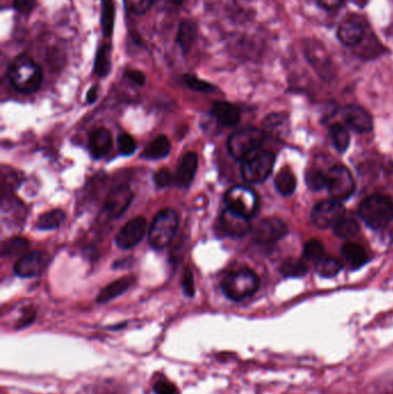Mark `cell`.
<instances>
[{"label": "cell", "mask_w": 393, "mask_h": 394, "mask_svg": "<svg viewBox=\"0 0 393 394\" xmlns=\"http://www.w3.org/2000/svg\"><path fill=\"white\" fill-rule=\"evenodd\" d=\"M7 75L10 84L22 94L36 93L43 81V70L40 65L26 54L14 58L8 66Z\"/></svg>", "instance_id": "6da1fadb"}, {"label": "cell", "mask_w": 393, "mask_h": 394, "mask_svg": "<svg viewBox=\"0 0 393 394\" xmlns=\"http://www.w3.org/2000/svg\"><path fill=\"white\" fill-rule=\"evenodd\" d=\"M359 216L373 230L387 228L393 221V200L387 195H370L360 204Z\"/></svg>", "instance_id": "7a4b0ae2"}, {"label": "cell", "mask_w": 393, "mask_h": 394, "mask_svg": "<svg viewBox=\"0 0 393 394\" xmlns=\"http://www.w3.org/2000/svg\"><path fill=\"white\" fill-rule=\"evenodd\" d=\"M257 274L248 267H242L227 274L222 281L223 293L233 301H241L255 294L259 290Z\"/></svg>", "instance_id": "3957f363"}, {"label": "cell", "mask_w": 393, "mask_h": 394, "mask_svg": "<svg viewBox=\"0 0 393 394\" xmlns=\"http://www.w3.org/2000/svg\"><path fill=\"white\" fill-rule=\"evenodd\" d=\"M179 217L173 209H163L156 214L149 230V242L152 248L161 251L175 239L178 230Z\"/></svg>", "instance_id": "277c9868"}, {"label": "cell", "mask_w": 393, "mask_h": 394, "mask_svg": "<svg viewBox=\"0 0 393 394\" xmlns=\"http://www.w3.org/2000/svg\"><path fill=\"white\" fill-rule=\"evenodd\" d=\"M266 139V133L259 128L245 127L230 136L227 147L230 154L238 161H243L249 155L259 150Z\"/></svg>", "instance_id": "5b68a950"}, {"label": "cell", "mask_w": 393, "mask_h": 394, "mask_svg": "<svg viewBox=\"0 0 393 394\" xmlns=\"http://www.w3.org/2000/svg\"><path fill=\"white\" fill-rule=\"evenodd\" d=\"M275 159V154L271 151L256 150L242 161V177L249 184H261L270 177Z\"/></svg>", "instance_id": "8992f818"}, {"label": "cell", "mask_w": 393, "mask_h": 394, "mask_svg": "<svg viewBox=\"0 0 393 394\" xmlns=\"http://www.w3.org/2000/svg\"><path fill=\"white\" fill-rule=\"evenodd\" d=\"M355 181L344 165H335L326 173V188L330 196L338 202L348 200L355 191Z\"/></svg>", "instance_id": "52a82bcc"}, {"label": "cell", "mask_w": 393, "mask_h": 394, "mask_svg": "<svg viewBox=\"0 0 393 394\" xmlns=\"http://www.w3.org/2000/svg\"><path fill=\"white\" fill-rule=\"evenodd\" d=\"M227 207L238 214L250 218L259 209V196L252 188L247 186H234L226 191L224 197Z\"/></svg>", "instance_id": "ba28073f"}, {"label": "cell", "mask_w": 393, "mask_h": 394, "mask_svg": "<svg viewBox=\"0 0 393 394\" xmlns=\"http://www.w3.org/2000/svg\"><path fill=\"white\" fill-rule=\"evenodd\" d=\"M345 214L346 210L342 202L330 198L315 204V207L310 212V221L316 228H333L340 219L345 217Z\"/></svg>", "instance_id": "9c48e42d"}, {"label": "cell", "mask_w": 393, "mask_h": 394, "mask_svg": "<svg viewBox=\"0 0 393 394\" xmlns=\"http://www.w3.org/2000/svg\"><path fill=\"white\" fill-rule=\"evenodd\" d=\"M50 262V256L44 251H31L24 254L14 265V272L19 277L33 278L40 276L47 264Z\"/></svg>", "instance_id": "30bf717a"}, {"label": "cell", "mask_w": 393, "mask_h": 394, "mask_svg": "<svg viewBox=\"0 0 393 394\" xmlns=\"http://www.w3.org/2000/svg\"><path fill=\"white\" fill-rule=\"evenodd\" d=\"M147 232V221L143 217H136L128 221L124 228L119 230L115 241L122 249H129L141 242Z\"/></svg>", "instance_id": "8fae6325"}, {"label": "cell", "mask_w": 393, "mask_h": 394, "mask_svg": "<svg viewBox=\"0 0 393 394\" xmlns=\"http://www.w3.org/2000/svg\"><path fill=\"white\" fill-rule=\"evenodd\" d=\"M289 233L287 225L279 218H266L259 221L254 230V237L256 241L263 244H271L285 237Z\"/></svg>", "instance_id": "7c38bea8"}, {"label": "cell", "mask_w": 393, "mask_h": 394, "mask_svg": "<svg viewBox=\"0 0 393 394\" xmlns=\"http://www.w3.org/2000/svg\"><path fill=\"white\" fill-rule=\"evenodd\" d=\"M133 200V193L128 186H119L109 193L104 207L109 217L118 218L127 210Z\"/></svg>", "instance_id": "4fadbf2b"}, {"label": "cell", "mask_w": 393, "mask_h": 394, "mask_svg": "<svg viewBox=\"0 0 393 394\" xmlns=\"http://www.w3.org/2000/svg\"><path fill=\"white\" fill-rule=\"evenodd\" d=\"M343 118L347 126L360 134L373 131V118L368 111L359 105H348L343 111Z\"/></svg>", "instance_id": "5bb4252c"}, {"label": "cell", "mask_w": 393, "mask_h": 394, "mask_svg": "<svg viewBox=\"0 0 393 394\" xmlns=\"http://www.w3.org/2000/svg\"><path fill=\"white\" fill-rule=\"evenodd\" d=\"M220 228L231 237H245L250 230V223L249 218L227 207L220 216Z\"/></svg>", "instance_id": "9a60e30c"}, {"label": "cell", "mask_w": 393, "mask_h": 394, "mask_svg": "<svg viewBox=\"0 0 393 394\" xmlns=\"http://www.w3.org/2000/svg\"><path fill=\"white\" fill-rule=\"evenodd\" d=\"M198 157L195 152H187L184 155L175 172V184L180 188H189L195 177L198 170Z\"/></svg>", "instance_id": "2e32d148"}, {"label": "cell", "mask_w": 393, "mask_h": 394, "mask_svg": "<svg viewBox=\"0 0 393 394\" xmlns=\"http://www.w3.org/2000/svg\"><path fill=\"white\" fill-rule=\"evenodd\" d=\"M362 24L359 21L344 20L338 27L337 36L339 38L342 43L345 44L347 47H354L356 44H359L363 38Z\"/></svg>", "instance_id": "e0dca14e"}, {"label": "cell", "mask_w": 393, "mask_h": 394, "mask_svg": "<svg viewBox=\"0 0 393 394\" xmlns=\"http://www.w3.org/2000/svg\"><path fill=\"white\" fill-rule=\"evenodd\" d=\"M211 114L220 124L227 127L236 126L240 121V111L229 102H215L212 104Z\"/></svg>", "instance_id": "ac0fdd59"}, {"label": "cell", "mask_w": 393, "mask_h": 394, "mask_svg": "<svg viewBox=\"0 0 393 394\" xmlns=\"http://www.w3.org/2000/svg\"><path fill=\"white\" fill-rule=\"evenodd\" d=\"M112 147V135L106 128H97L90 134L89 148L93 157H104Z\"/></svg>", "instance_id": "d6986e66"}, {"label": "cell", "mask_w": 393, "mask_h": 394, "mask_svg": "<svg viewBox=\"0 0 393 394\" xmlns=\"http://www.w3.org/2000/svg\"><path fill=\"white\" fill-rule=\"evenodd\" d=\"M198 24L192 20L182 21L179 24L178 33H177V44H178L182 54H187L192 50L193 45L198 38Z\"/></svg>", "instance_id": "ffe728a7"}, {"label": "cell", "mask_w": 393, "mask_h": 394, "mask_svg": "<svg viewBox=\"0 0 393 394\" xmlns=\"http://www.w3.org/2000/svg\"><path fill=\"white\" fill-rule=\"evenodd\" d=\"M134 277H122L120 279L113 281L111 284L108 285L104 290H102L101 293L98 294V304H106L109 301L113 300L119 295L124 294L128 288L131 287V284L134 283Z\"/></svg>", "instance_id": "44dd1931"}, {"label": "cell", "mask_w": 393, "mask_h": 394, "mask_svg": "<svg viewBox=\"0 0 393 394\" xmlns=\"http://www.w3.org/2000/svg\"><path fill=\"white\" fill-rule=\"evenodd\" d=\"M340 251H342V255L345 258V261L350 264L353 269L363 267L368 261L366 251L361 244L346 242V244H343Z\"/></svg>", "instance_id": "7402d4cb"}, {"label": "cell", "mask_w": 393, "mask_h": 394, "mask_svg": "<svg viewBox=\"0 0 393 394\" xmlns=\"http://www.w3.org/2000/svg\"><path fill=\"white\" fill-rule=\"evenodd\" d=\"M111 44H102L101 47H98L94 65V72L97 77H106L111 72Z\"/></svg>", "instance_id": "603a6c76"}, {"label": "cell", "mask_w": 393, "mask_h": 394, "mask_svg": "<svg viewBox=\"0 0 393 394\" xmlns=\"http://www.w3.org/2000/svg\"><path fill=\"white\" fill-rule=\"evenodd\" d=\"M171 143L166 136H158L145 147L142 157L145 159H161L170 154Z\"/></svg>", "instance_id": "cb8c5ba5"}, {"label": "cell", "mask_w": 393, "mask_h": 394, "mask_svg": "<svg viewBox=\"0 0 393 394\" xmlns=\"http://www.w3.org/2000/svg\"><path fill=\"white\" fill-rule=\"evenodd\" d=\"M115 0H102L101 27L105 38H110L115 29Z\"/></svg>", "instance_id": "d4e9b609"}, {"label": "cell", "mask_w": 393, "mask_h": 394, "mask_svg": "<svg viewBox=\"0 0 393 394\" xmlns=\"http://www.w3.org/2000/svg\"><path fill=\"white\" fill-rule=\"evenodd\" d=\"M275 189L284 196L292 195L296 188V175L292 170L289 167H284L282 170L279 171L275 178Z\"/></svg>", "instance_id": "484cf974"}, {"label": "cell", "mask_w": 393, "mask_h": 394, "mask_svg": "<svg viewBox=\"0 0 393 394\" xmlns=\"http://www.w3.org/2000/svg\"><path fill=\"white\" fill-rule=\"evenodd\" d=\"M343 269V263L333 256H324L316 263L317 274L323 278L336 277Z\"/></svg>", "instance_id": "4316f807"}, {"label": "cell", "mask_w": 393, "mask_h": 394, "mask_svg": "<svg viewBox=\"0 0 393 394\" xmlns=\"http://www.w3.org/2000/svg\"><path fill=\"white\" fill-rule=\"evenodd\" d=\"M65 212L63 210L47 211L45 214H42L38 218L36 226L40 230H51L61 226V223L65 221Z\"/></svg>", "instance_id": "83f0119b"}, {"label": "cell", "mask_w": 393, "mask_h": 394, "mask_svg": "<svg viewBox=\"0 0 393 394\" xmlns=\"http://www.w3.org/2000/svg\"><path fill=\"white\" fill-rule=\"evenodd\" d=\"M286 124H287L286 117H284L282 114H270L263 121L264 133L270 134V135H273V136L282 137L285 134L286 127H287Z\"/></svg>", "instance_id": "f1b7e54d"}, {"label": "cell", "mask_w": 393, "mask_h": 394, "mask_svg": "<svg viewBox=\"0 0 393 394\" xmlns=\"http://www.w3.org/2000/svg\"><path fill=\"white\" fill-rule=\"evenodd\" d=\"M331 139H332L335 148L339 152H345L350 147L351 136L346 127L342 124H335L330 128Z\"/></svg>", "instance_id": "f546056e"}, {"label": "cell", "mask_w": 393, "mask_h": 394, "mask_svg": "<svg viewBox=\"0 0 393 394\" xmlns=\"http://www.w3.org/2000/svg\"><path fill=\"white\" fill-rule=\"evenodd\" d=\"M307 271H308V267H307L306 264L303 263L299 258H286L285 261L282 262V267H280V272L285 277L289 278L303 277L307 274Z\"/></svg>", "instance_id": "4dcf8cb0"}, {"label": "cell", "mask_w": 393, "mask_h": 394, "mask_svg": "<svg viewBox=\"0 0 393 394\" xmlns=\"http://www.w3.org/2000/svg\"><path fill=\"white\" fill-rule=\"evenodd\" d=\"M333 232L337 237L348 240L359 234L360 225L352 218L344 217L333 226Z\"/></svg>", "instance_id": "1f68e13d"}, {"label": "cell", "mask_w": 393, "mask_h": 394, "mask_svg": "<svg viewBox=\"0 0 393 394\" xmlns=\"http://www.w3.org/2000/svg\"><path fill=\"white\" fill-rule=\"evenodd\" d=\"M29 247V241L24 237H14L3 241L1 246V255L5 256H14L22 254Z\"/></svg>", "instance_id": "d6a6232c"}, {"label": "cell", "mask_w": 393, "mask_h": 394, "mask_svg": "<svg viewBox=\"0 0 393 394\" xmlns=\"http://www.w3.org/2000/svg\"><path fill=\"white\" fill-rule=\"evenodd\" d=\"M303 255L307 260L317 263L319 260H322L326 256V249H324V246L321 241L313 239V240H310L305 244Z\"/></svg>", "instance_id": "836d02e7"}, {"label": "cell", "mask_w": 393, "mask_h": 394, "mask_svg": "<svg viewBox=\"0 0 393 394\" xmlns=\"http://www.w3.org/2000/svg\"><path fill=\"white\" fill-rule=\"evenodd\" d=\"M182 84H186L189 89L198 91V93H212L215 90V87L211 84H209L207 81L201 80L198 77L186 74L182 77Z\"/></svg>", "instance_id": "e575fe53"}, {"label": "cell", "mask_w": 393, "mask_h": 394, "mask_svg": "<svg viewBox=\"0 0 393 394\" xmlns=\"http://www.w3.org/2000/svg\"><path fill=\"white\" fill-rule=\"evenodd\" d=\"M306 184L313 191H321L326 187V174L321 171H308L306 174Z\"/></svg>", "instance_id": "d590c367"}, {"label": "cell", "mask_w": 393, "mask_h": 394, "mask_svg": "<svg viewBox=\"0 0 393 394\" xmlns=\"http://www.w3.org/2000/svg\"><path fill=\"white\" fill-rule=\"evenodd\" d=\"M156 1L157 0H125L128 10L136 15L147 13L155 5Z\"/></svg>", "instance_id": "8d00e7d4"}, {"label": "cell", "mask_w": 393, "mask_h": 394, "mask_svg": "<svg viewBox=\"0 0 393 394\" xmlns=\"http://www.w3.org/2000/svg\"><path fill=\"white\" fill-rule=\"evenodd\" d=\"M118 147L119 151L125 156L133 155L136 150V143H135L134 139L126 133L119 135Z\"/></svg>", "instance_id": "74e56055"}, {"label": "cell", "mask_w": 393, "mask_h": 394, "mask_svg": "<svg viewBox=\"0 0 393 394\" xmlns=\"http://www.w3.org/2000/svg\"><path fill=\"white\" fill-rule=\"evenodd\" d=\"M154 181H155V184L157 187H168L173 181V175H172L168 168H161L154 175Z\"/></svg>", "instance_id": "f35d334b"}, {"label": "cell", "mask_w": 393, "mask_h": 394, "mask_svg": "<svg viewBox=\"0 0 393 394\" xmlns=\"http://www.w3.org/2000/svg\"><path fill=\"white\" fill-rule=\"evenodd\" d=\"M182 288L184 293L189 297H193L195 295V284H194V278H193L192 271L187 267L182 278Z\"/></svg>", "instance_id": "ab89813d"}, {"label": "cell", "mask_w": 393, "mask_h": 394, "mask_svg": "<svg viewBox=\"0 0 393 394\" xmlns=\"http://www.w3.org/2000/svg\"><path fill=\"white\" fill-rule=\"evenodd\" d=\"M13 5L19 13L29 15L36 8L38 0H13Z\"/></svg>", "instance_id": "60d3db41"}, {"label": "cell", "mask_w": 393, "mask_h": 394, "mask_svg": "<svg viewBox=\"0 0 393 394\" xmlns=\"http://www.w3.org/2000/svg\"><path fill=\"white\" fill-rule=\"evenodd\" d=\"M155 394H179V390L173 383L168 381H159L154 385Z\"/></svg>", "instance_id": "b9f144b4"}, {"label": "cell", "mask_w": 393, "mask_h": 394, "mask_svg": "<svg viewBox=\"0 0 393 394\" xmlns=\"http://www.w3.org/2000/svg\"><path fill=\"white\" fill-rule=\"evenodd\" d=\"M125 77H127L128 80H131L133 84H136V86H145V82H147V77H145V74L142 73L141 70H126L125 73Z\"/></svg>", "instance_id": "7bdbcfd3"}, {"label": "cell", "mask_w": 393, "mask_h": 394, "mask_svg": "<svg viewBox=\"0 0 393 394\" xmlns=\"http://www.w3.org/2000/svg\"><path fill=\"white\" fill-rule=\"evenodd\" d=\"M319 5L326 10H336L338 7L342 6L344 0H317Z\"/></svg>", "instance_id": "ee69618b"}, {"label": "cell", "mask_w": 393, "mask_h": 394, "mask_svg": "<svg viewBox=\"0 0 393 394\" xmlns=\"http://www.w3.org/2000/svg\"><path fill=\"white\" fill-rule=\"evenodd\" d=\"M97 95H98V88L97 86H94V87H91L88 91L87 94V103L93 104L94 103L95 100H97Z\"/></svg>", "instance_id": "f6af8a7d"}]
</instances>
